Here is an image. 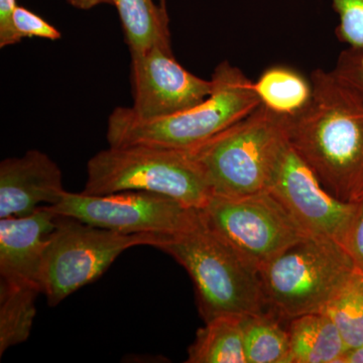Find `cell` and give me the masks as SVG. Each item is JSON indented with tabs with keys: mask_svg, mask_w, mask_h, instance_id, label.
Here are the masks:
<instances>
[{
	"mask_svg": "<svg viewBox=\"0 0 363 363\" xmlns=\"http://www.w3.org/2000/svg\"><path fill=\"white\" fill-rule=\"evenodd\" d=\"M289 145L288 117L260 104L245 118L190 150L213 196L234 198L269 191Z\"/></svg>",
	"mask_w": 363,
	"mask_h": 363,
	"instance_id": "3957f363",
	"label": "cell"
},
{
	"mask_svg": "<svg viewBox=\"0 0 363 363\" xmlns=\"http://www.w3.org/2000/svg\"><path fill=\"white\" fill-rule=\"evenodd\" d=\"M341 363H363V344L346 351Z\"/></svg>",
	"mask_w": 363,
	"mask_h": 363,
	"instance_id": "484cf974",
	"label": "cell"
},
{
	"mask_svg": "<svg viewBox=\"0 0 363 363\" xmlns=\"http://www.w3.org/2000/svg\"><path fill=\"white\" fill-rule=\"evenodd\" d=\"M332 71L363 96V47L344 50Z\"/></svg>",
	"mask_w": 363,
	"mask_h": 363,
	"instance_id": "603a6c76",
	"label": "cell"
},
{
	"mask_svg": "<svg viewBox=\"0 0 363 363\" xmlns=\"http://www.w3.org/2000/svg\"><path fill=\"white\" fill-rule=\"evenodd\" d=\"M169 235L124 234L58 215L45 248L42 294L55 307L79 289L93 283L128 248H159Z\"/></svg>",
	"mask_w": 363,
	"mask_h": 363,
	"instance_id": "52a82bcc",
	"label": "cell"
},
{
	"mask_svg": "<svg viewBox=\"0 0 363 363\" xmlns=\"http://www.w3.org/2000/svg\"><path fill=\"white\" fill-rule=\"evenodd\" d=\"M14 26L21 39L40 38L50 40L61 39V33L38 14L23 6H16L13 14Z\"/></svg>",
	"mask_w": 363,
	"mask_h": 363,
	"instance_id": "7402d4cb",
	"label": "cell"
},
{
	"mask_svg": "<svg viewBox=\"0 0 363 363\" xmlns=\"http://www.w3.org/2000/svg\"><path fill=\"white\" fill-rule=\"evenodd\" d=\"M260 104L281 116L294 117L309 104L313 94L310 78L288 66H272L253 82Z\"/></svg>",
	"mask_w": 363,
	"mask_h": 363,
	"instance_id": "2e32d148",
	"label": "cell"
},
{
	"mask_svg": "<svg viewBox=\"0 0 363 363\" xmlns=\"http://www.w3.org/2000/svg\"><path fill=\"white\" fill-rule=\"evenodd\" d=\"M245 316H220L205 322L188 351L187 363H248L243 343Z\"/></svg>",
	"mask_w": 363,
	"mask_h": 363,
	"instance_id": "9a60e30c",
	"label": "cell"
},
{
	"mask_svg": "<svg viewBox=\"0 0 363 363\" xmlns=\"http://www.w3.org/2000/svg\"><path fill=\"white\" fill-rule=\"evenodd\" d=\"M57 216L44 205L28 216L0 219V279L28 284L42 292L45 248Z\"/></svg>",
	"mask_w": 363,
	"mask_h": 363,
	"instance_id": "4fadbf2b",
	"label": "cell"
},
{
	"mask_svg": "<svg viewBox=\"0 0 363 363\" xmlns=\"http://www.w3.org/2000/svg\"><path fill=\"white\" fill-rule=\"evenodd\" d=\"M211 81L212 91L206 99L172 116L140 119L130 107H116L107 123L109 147L145 145L193 149L259 106L253 81L228 61L216 66Z\"/></svg>",
	"mask_w": 363,
	"mask_h": 363,
	"instance_id": "7a4b0ae2",
	"label": "cell"
},
{
	"mask_svg": "<svg viewBox=\"0 0 363 363\" xmlns=\"http://www.w3.org/2000/svg\"><path fill=\"white\" fill-rule=\"evenodd\" d=\"M338 16L336 37L347 48L363 47V0H330Z\"/></svg>",
	"mask_w": 363,
	"mask_h": 363,
	"instance_id": "44dd1931",
	"label": "cell"
},
{
	"mask_svg": "<svg viewBox=\"0 0 363 363\" xmlns=\"http://www.w3.org/2000/svg\"><path fill=\"white\" fill-rule=\"evenodd\" d=\"M341 245L350 255L357 271L363 274V200L358 203L357 213Z\"/></svg>",
	"mask_w": 363,
	"mask_h": 363,
	"instance_id": "cb8c5ba5",
	"label": "cell"
},
{
	"mask_svg": "<svg viewBox=\"0 0 363 363\" xmlns=\"http://www.w3.org/2000/svg\"><path fill=\"white\" fill-rule=\"evenodd\" d=\"M131 54V111L140 119L161 118L201 104L212 91V81L186 70L171 45L157 44Z\"/></svg>",
	"mask_w": 363,
	"mask_h": 363,
	"instance_id": "8fae6325",
	"label": "cell"
},
{
	"mask_svg": "<svg viewBox=\"0 0 363 363\" xmlns=\"http://www.w3.org/2000/svg\"><path fill=\"white\" fill-rule=\"evenodd\" d=\"M49 206V205H48ZM54 213L124 234L176 235L194 227L200 210L173 198L143 191L86 195L66 191Z\"/></svg>",
	"mask_w": 363,
	"mask_h": 363,
	"instance_id": "9c48e42d",
	"label": "cell"
},
{
	"mask_svg": "<svg viewBox=\"0 0 363 363\" xmlns=\"http://www.w3.org/2000/svg\"><path fill=\"white\" fill-rule=\"evenodd\" d=\"M325 314L331 318L348 350L363 344V274L355 272L328 305Z\"/></svg>",
	"mask_w": 363,
	"mask_h": 363,
	"instance_id": "ffe728a7",
	"label": "cell"
},
{
	"mask_svg": "<svg viewBox=\"0 0 363 363\" xmlns=\"http://www.w3.org/2000/svg\"><path fill=\"white\" fill-rule=\"evenodd\" d=\"M200 214L204 223L257 272L310 236L269 191L243 197L213 196Z\"/></svg>",
	"mask_w": 363,
	"mask_h": 363,
	"instance_id": "ba28073f",
	"label": "cell"
},
{
	"mask_svg": "<svg viewBox=\"0 0 363 363\" xmlns=\"http://www.w3.org/2000/svg\"><path fill=\"white\" fill-rule=\"evenodd\" d=\"M159 250L187 271L205 322L220 316L266 313L267 300L259 272L212 231L202 217L189 230L169 235Z\"/></svg>",
	"mask_w": 363,
	"mask_h": 363,
	"instance_id": "277c9868",
	"label": "cell"
},
{
	"mask_svg": "<svg viewBox=\"0 0 363 363\" xmlns=\"http://www.w3.org/2000/svg\"><path fill=\"white\" fill-rule=\"evenodd\" d=\"M269 191L306 233L340 245L357 211L358 203L341 201L330 194L291 145L284 152Z\"/></svg>",
	"mask_w": 363,
	"mask_h": 363,
	"instance_id": "30bf717a",
	"label": "cell"
},
{
	"mask_svg": "<svg viewBox=\"0 0 363 363\" xmlns=\"http://www.w3.org/2000/svg\"><path fill=\"white\" fill-rule=\"evenodd\" d=\"M357 272L338 241L308 236L259 269L267 304L277 316L322 312Z\"/></svg>",
	"mask_w": 363,
	"mask_h": 363,
	"instance_id": "8992f818",
	"label": "cell"
},
{
	"mask_svg": "<svg viewBox=\"0 0 363 363\" xmlns=\"http://www.w3.org/2000/svg\"><path fill=\"white\" fill-rule=\"evenodd\" d=\"M291 363H341L348 350L337 327L324 312L291 320Z\"/></svg>",
	"mask_w": 363,
	"mask_h": 363,
	"instance_id": "5bb4252c",
	"label": "cell"
},
{
	"mask_svg": "<svg viewBox=\"0 0 363 363\" xmlns=\"http://www.w3.org/2000/svg\"><path fill=\"white\" fill-rule=\"evenodd\" d=\"M123 191L157 193L199 210L213 197L192 150L145 145L109 147L88 162L83 194Z\"/></svg>",
	"mask_w": 363,
	"mask_h": 363,
	"instance_id": "5b68a950",
	"label": "cell"
},
{
	"mask_svg": "<svg viewBox=\"0 0 363 363\" xmlns=\"http://www.w3.org/2000/svg\"><path fill=\"white\" fill-rule=\"evenodd\" d=\"M242 330L248 363H291L289 331L272 313L243 317Z\"/></svg>",
	"mask_w": 363,
	"mask_h": 363,
	"instance_id": "d6986e66",
	"label": "cell"
},
{
	"mask_svg": "<svg viewBox=\"0 0 363 363\" xmlns=\"http://www.w3.org/2000/svg\"><path fill=\"white\" fill-rule=\"evenodd\" d=\"M123 23L130 52H143L157 44L171 45L167 9L154 0H112Z\"/></svg>",
	"mask_w": 363,
	"mask_h": 363,
	"instance_id": "ac0fdd59",
	"label": "cell"
},
{
	"mask_svg": "<svg viewBox=\"0 0 363 363\" xmlns=\"http://www.w3.org/2000/svg\"><path fill=\"white\" fill-rule=\"evenodd\" d=\"M313 94L288 117L289 143L320 183L344 202L363 200V96L333 71L310 76Z\"/></svg>",
	"mask_w": 363,
	"mask_h": 363,
	"instance_id": "6da1fadb",
	"label": "cell"
},
{
	"mask_svg": "<svg viewBox=\"0 0 363 363\" xmlns=\"http://www.w3.org/2000/svg\"><path fill=\"white\" fill-rule=\"evenodd\" d=\"M65 192L61 169L40 150L0 164V219L28 216L44 204H58Z\"/></svg>",
	"mask_w": 363,
	"mask_h": 363,
	"instance_id": "7c38bea8",
	"label": "cell"
},
{
	"mask_svg": "<svg viewBox=\"0 0 363 363\" xmlns=\"http://www.w3.org/2000/svg\"><path fill=\"white\" fill-rule=\"evenodd\" d=\"M37 286L0 279V355L25 343L37 315Z\"/></svg>",
	"mask_w": 363,
	"mask_h": 363,
	"instance_id": "e0dca14e",
	"label": "cell"
},
{
	"mask_svg": "<svg viewBox=\"0 0 363 363\" xmlns=\"http://www.w3.org/2000/svg\"><path fill=\"white\" fill-rule=\"evenodd\" d=\"M72 6L87 11L102 4H112V0H67Z\"/></svg>",
	"mask_w": 363,
	"mask_h": 363,
	"instance_id": "4316f807",
	"label": "cell"
},
{
	"mask_svg": "<svg viewBox=\"0 0 363 363\" xmlns=\"http://www.w3.org/2000/svg\"><path fill=\"white\" fill-rule=\"evenodd\" d=\"M167 0H160V6L164 7V9H167Z\"/></svg>",
	"mask_w": 363,
	"mask_h": 363,
	"instance_id": "83f0119b",
	"label": "cell"
},
{
	"mask_svg": "<svg viewBox=\"0 0 363 363\" xmlns=\"http://www.w3.org/2000/svg\"><path fill=\"white\" fill-rule=\"evenodd\" d=\"M16 0H0V48L18 44L23 39L14 26Z\"/></svg>",
	"mask_w": 363,
	"mask_h": 363,
	"instance_id": "d4e9b609",
	"label": "cell"
}]
</instances>
